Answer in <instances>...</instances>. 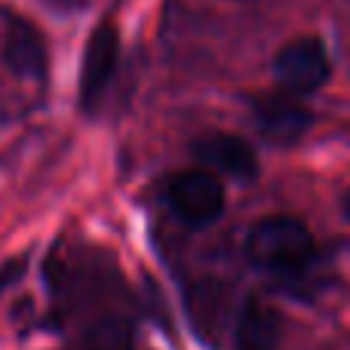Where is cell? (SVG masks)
<instances>
[{
  "instance_id": "obj_1",
  "label": "cell",
  "mask_w": 350,
  "mask_h": 350,
  "mask_svg": "<svg viewBox=\"0 0 350 350\" xmlns=\"http://www.w3.org/2000/svg\"><path fill=\"white\" fill-rule=\"evenodd\" d=\"M249 258L261 267V271L280 273V277H292L308 267L314 258V237L298 218H265L252 228L249 234Z\"/></svg>"
},
{
  "instance_id": "obj_2",
  "label": "cell",
  "mask_w": 350,
  "mask_h": 350,
  "mask_svg": "<svg viewBox=\"0 0 350 350\" xmlns=\"http://www.w3.org/2000/svg\"><path fill=\"white\" fill-rule=\"evenodd\" d=\"M172 212L191 228H206L224 212V187L206 170H187L175 175L166 187Z\"/></svg>"
},
{
  "instance_id": "obj_3",
  "label": "cell",
  "mask_w": 350,
  "mask_h": 350,
  "mask_svg": "<svg viewBox=\"0 0 350 350\" xmlns=\"http://www.w3.org/2000/svg\"><path fill=\"white\" fill-rule=\"evenodd\" d=\"M273 74L280 86L292 96H310L329 80V55L317 37L286 43L273 59Z\"/></svg>"
},
{
  "instance_id": "obj_4",
  "label": "cell",
  "mask_w": 350,
  "mask_h": 350,
  "mask_svg": "<svg viewBox=\"0 0 350 350\" xmlns=\"http://www.w3.org/2000/svg\"><path fill=\"white\" fill-rule=\"evenodd\" d=\"M117 53H120L117 28L111 22L98 25L90 34V40H86L83 68H80V108H83L86 114H92V111L102 105L111 77H114Z\"/></svg>"
},
{
  "instance_id": "obj_5",
  "label": "cell",
  "mask_w": 350,
  "mask_h": 350,
  "mask_svg": "<svg viewBox=\"0 0 350 350\" xmlns=\"http://www.w3.org/2000/svg\"><path fill=\"white\" fill-rule=\"evenodd\" d=\"M252 111L261 135L277 145H292L310 129V111L292 96H261L252 102Z\"/></svg>"
},
{
  "instance_id": "obj_6",
  "label": "cell",
  "mask_w": 350,
  "mask_h": 350,
  "mask_svg": "<svg viewBox=\"0 0 350 350\" xmlns=\"http://www.w3.org/2000/svg\"><path fill=\"white\" fill-rule=\"evenodd\" d=\"M193 157L209 170L234 175V178H252L255 170H258L252 148L228 133H209L203 139H197L193 142Z\"/></svg>"
},
{
  "instance_id": "obj_7",
  "label": "cell",
  "mask_w": 350,
  "mask_h": 350,
  "mask_svg": "<svg viewBox=\"0 0 350 350\" xmlns=\"http://www.w3.org/2000/svg\"><path fill=\"white\" fill-rule=\"evenodd\" d=\"M280 341V314L271 304L252 301L243 308L237 323V350H273Z\"/></svg>"
},
{
  "instance_id": "obj_8",
  "label": "cell",
  "mask_w": 350,
  "mask_h": 350,
  "mask_svg": "<svg viewBox=\"0 0 350 350\" xmlns=\"http://www.w3.org/2000/svg\"><path fill=\"white\" fill-rule=\"evenodd\" d=\"M6 59H10L12 71L22 77H40L43 74V46L40 37L25 25H16L10 34V46H6Z\"/></svg>"
},
{
  "instance_id": "obj_9",
  "label": "cell",
  "mask_w": 350,
  "mask_h": 350,
  "mask_svg": "<svg viewBox=\"0 0 350 350\" xmlns=\"http://www.w3.org/2000/svg\"><path fill=\"white\" fill-rule=\"evenodd\" d=\"M345 212H347V218H350V191H347V197H345Z\"/></svg>"
}]
</instances>
